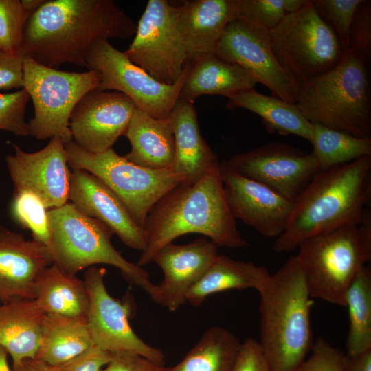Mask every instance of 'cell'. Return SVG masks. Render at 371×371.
I'll use <instances>...</instances> for the list:
<instances>
[{"instance_id":"cell-1","label":"cell","mask_w":371,"mask_h":371,"mask_svg":"<svg viewBox=\"0 0 371 371\" xmlns=\"http://www.w3.org/2000/svg\"><path fill=\"white\" fill-rule=\"evenodd\" d=\"M136 29L112 0H45L26 21L21 54L52 68L65 63L86 67L94 42L127 39Z\"/></svg>"},{"instance_id":"cell-2","label":"cell","mask_w":371,"mask_h":371,"mask_svg":"<svg viewBox=\"0 0 371 371\" xmlns=\"http://www.w3.org/2000/svg\"><path fill=\"white\" fill-rule=\"evenodd\" d=\"M218 163L195 183L172 189L153 207L145 222L146 246L138 266L149 264L159 249L190 233L208 237L218 247L248 245L229 209Z\"/></svg>"},{"instance_id":"cell-3","label":"cell","mask_w":371,"mask_h":371,"mask_svg":"<svg viewBox=\"0 0 371 371\" xmlns=\"http://www.w3.org/2000/svg\"><path fill=\"white\" fill-rule=\"evenodd\" d=\"M371 201V156L320 170L295 200L273 250L287 252L306 239L346 225H358Z\"/></svg>"},{"instance_id":"cell-4","label":"cell","mask_w":371,"mask_h":371,"mask_svg":"<svg viewBox=\"0 0 371 371\" xmlns=\"http://www.w3.org/2000/svg\"><path fill=\"white\" fill-rule=\"evenodd\" d=\"M260 295V345L269 371H297L313 346L311 296L295 256L258 290Z\"/></svg>"},{"instance_id":"cell-5","label":"cell","mask_w":371,"mask_h":371,"mask_svg":"<svg viewBox=\"0 0 371 371\" xmlns=\"http://www.w3.org/2000/svg\"><path fill=\"white\" fill-rule=\"evenodd\" d=\"M370 67L346 50L330 70L297 82L295 104L312 124L371 138Z\"/></svg>"},{"instance_id":"cell-6","label":"cell","mask_w":371,"mask_h":371,"mask_svg":"<svg viewBox=\"0 0 371 371\" xmlns=\"http://www.w3.org/2000/svg\"><path fill=\"white\" fill-rule=\"evenodd\" d=\"M53 264L70 275L95 264L119 269L129 283L142 288L153 300L156 284L142 267L125 259L112 245L113 232L73 203L48 210Z\"/></svg>"},{"instance_id":"cell-7","label":"cell","mask_w":371,"mask_h":371,"mask_svg":"<svg viewBox=\"0 0 371 371\" xmlns=\"http://www.w3.org/2000/svg\"><path fill=\"white\" fill-rule=\"evenodd\" d=\"M68 165L85 170L104 183L121 199L135 221L144 229L153 207L169 191L184 183L170 169H151L133 164L113 148L91 153L74 141L65 144Z\"/></svg>"},{"instance_id":"cell-8","label":"cell","mask_w":371,"mask_h":371,"mask_svg":"<svg viewBox=\"0 0 371 371\" xmlns=\"http://www.w3.org/2000/svg\"><path fill=\"white\" fill-rule=\"evenodd\" d=\"M270 38L277 61L297 82L330 70L348 50L320 16L313 0L288 14L270 30Z\"/></svg>"},{"instance_id":"cell-9","label":"cell","mask_w":371,"mask_h":371,"mask_svg":"<svg viewBox=\"0 0 371 371\" xmlns=\"http://www.w3.org/2000/svg\"><path fill=\"white\" fill-rule=\"evenodd\" d=\"M23 89L34 109V117L27 122L30 135L38 140L57 137L64 144L73 141L69 128L71 113L86 93L98 88V73L89 69L61 71L23 57Z\"/></svg>"},{"instance_id":"cell-10","label":"cell","mask_w":371,"mask_h":371,"mask_svg":"<svg viewBox=\"0 0 371 371\" xmlns=\"http://www.w3.org/2000/svg\"><path fill=\"white\" fill-rule=\"evenodd\" d=\"M297 247L295 256L311 297L345 306L348 288L371 260L359 241L357 225L316 235Z\"/></svg>"},{"instance_id":"cell-11","label":"cell","mask_w":371,"mask_h":371,"mask_svg":"<svg viewBox=\"0 0 371 371\" xmlns=\"http://www.w3.org/2000/svg\"><path fill=\"white\" fill-rule=\"evenodd\" d=\"M86 67L98 73V89L120 92L137 109L156 118L164 119L169 117L178 100L188 65L176 83L165 85L131 62L124 52L115 49L108 40H99L87 52Z\"/></svg>"},{"instance_id":"cell-12","label":"cell","mask_w":371,"mask_h":371,"mask_svg":"<svg viewBox=\"0 0 371 371\" xmlns=\"http://www.w3.org/2000/svg\"><path fill=\"white\" fill-rule=\"evenodd\" d=\"M124 53L159 82L176 83L188 61L178 26L177 6L166 0H149L137 25L135 38Z\"/></svg>"},{"instance_id":"cell-13","label":"cell","mask_w":371,"mask_h":371,"mask_svg":"<svg viewBox=\"0 0 371 371\" xmlns=\"http://www.w3.org/2000/svg\"><path fill=\"white\" fill-rule=\"evenodd\" d=\"M105 274L104 268L92 266L87 269L83 280L89 299L86 318L94 345L110 353H136L164 366V353L144 342L130 325L135 307L132 297H113L104 284Z\"/></svg>"},{"instance_id":"cell-14","label":"cell","mask_w":371,"mask_h":371,"mask_svg":"<svg viewBox=\"0 0 371 371\" xmlns=\"http://www.w3.org/2000/svg\"><path fill=\"white\" fill-rule=\"evenodd\" d=\"M216 56L242 67L272 95L295 104L297 82L277 61L270 30L263 25L240 18L233 20L225 29Z\"/></svg>"},{"instance_id":"cell-15","label":"cell","mask_w":371,"mask_h":371,"mask_svg":"<svg viewBox=\"0 0 371 371\" xmlns=\"http://www.w3.org/2000/svg\"><path fill=\"white\" fill-rule=\"evenodd\" d=\"M227 161L240 175L293 203L320 170L311 153L279 142L235 154Z\"/></svg>"},{"instance_id":"cell-16","label":"cell","mask_w":371,"mask_h":371,"mask_svg":"<svg viewBox=\"0 0 371 371\" xmlns=\"http://www.w3.org/2000/svg\"><path fill=\"white\" fill-rule=\"evenodd\" d=\"M14 153L5 157L14 191H29L37 195L47 209L67 203L70 174L65 144L50 138L43 149L27 153L8 142Z\"/></svg>"},{"instance_id":"cell-17","label":"cell","mask_w":371,"mask_h":371,"mask_svg":"<svg viewBox=\"0 0 371 371\" xmlns=\"http://www.w3.org/2000/svg\"><path fill=\"white\" fill-rule=\"evenodd\" d=\"M135 105L124 94L95 89L74 107L69 120L73 141L82 149L100 153L124 135Z\"/></svg>"},{"instance_id":"cell-18","label":"cell","mask_w":371,"mask_h":371,"mask_svg":"<svg viewBox=\"0 0 371 371\" xmlns=\"http://www.w3.org/2000/svg\"><path fill=\"white\" fill-rule=\"evenodd\" d=\"M226 201L238 219L266 238H278L285 230L293 202L264 184L246 177L223 160L218 163Z\"/></svg>"},{"instance_id":"cell-19","label":"cell","mask_w":371,"mask_h":371,"mask_svg":"<svg viewBox=\"0 0 371 371\" xmlns=\"http://www.w3.org/2000/svg\"><path fill=\"white\" fill-rule=\"evenodd\" d=\"M218 247L210 240L199 237L184 245L168 243L152 257L164 275L156 284L154 302L170 311L186 303V295L203 276L218 256Z\"/></svg>"},{"instance_id":"cell-20","label":"cell","mask_w":371,"mask_h":371,"mask_svg":"<svg viewBox=\"0 0 371 371\" xmlns=\"http://www.w3.org/2000/svg\"><path fill=\"white\" fill-rule=\"evenodd\" d=\"M69 199L84 214L106 225L128 247L142 252L145 249L144 229L115 192L95 175L85 170H73Z\"/></svg>"},{"instance_id":"cell-21","label":"cell","mask_w":371,"mask_h":371,"mask_svg":"<svg viewBox=\"0 0 371 371\" xmlns=\"http://www.w3.org/2000/svg\"><path fill=\"white\" fill-rule=\"evenodd\" d=\"M53 264L49 247L0 226V301L35 299L39 273Z\"/></svg>"},{"instance_id":"cell-22","label":"cell","mask_w":371,"mask_h":371,"mask_svg":"<svg viewBox=\"0 0 371 371\" xmlns=\"http://www.w3.org/2000/svg\"><path fill=\"white\" fill-rule=\"evenodd\" d=\"M188 62L216 54L227 25L238 18V0H188L177 6Z\"/></svg>"},{"instance_id":"cell-23","label":"cell","mask_w":371,"mask_h":371,"mask_svg":"<svg viewBox=\"0 0 371 371\" xmlns=\"http://www.w3.org/2000/svg\"><path fill=\"white\" fill-rule=\"evenodd\" d=\"M168 117L175 137L170 170L184 178L183 184L192 185L219 162L218 157L200 132L193 102L177 100Z\"/></svg>"},{"instance_id":"cell-24","label":"cell","mask_w":371,"mask_h":371,"mask_svg":"<svg viewBox=\"0 0 371 371\" xmlns=\"http://www.w3.org/2000/svg\"><path fill=\"white\" fill-rule=\"evenodd\" d=\"M187 72L178 100L193 102L203 95L230 98L254 89L256 79L238 65L224 61L216 54L187 63Z\"/></svg>"},{"instance_id":"cell-25","label":"cell","mask_w":371,"mask_h":371,"mask_svg":"<svg viewBox=\"0 0 371 371\" xmlns=\"http://www.w3.org/2000/svg\"><path fill=\"white\" fill-rule=\"evenodd\" d=\"M124 135L131 146L126 159L145 168L170 169L175 137L169 117L156 118L135 107Z\"/></svg>"},{"instance_id":"cell-26","label":"cell","mask_w":371,"mask_h":371,"mask_svg":"<svg viewBox=\"0 0 371 371\" xmlns=\"http://www.w3.org/2000/svg\"><path fill=\"white\" fill-rule=\"evenodd\" d=\"M44 314L35 300L14 299L0 305V346L11 356L13 367L36 358Z\"/></svg>"},{"instance_id":"cell-27","label":"cell","mask_w":371,"mask_h":371,"mask_svg":"<svg viewBox=\"0 0 371 371\" xmlns=\"http://www.w3.org/2000/svg\"><path fill=\"white\" fill-rule=\"evenodd\" d=\"M93 346L86 317L44 314L36 359L56 368Z\"/></svg>"},{"instance_id":"cell-28","label":"cell","mask_w":371,"mask_h":371,"mask_svg":"<svg viewBox=\"0 0 371 371\" xmlns=\"http://www.w3.org/2000/svg\"><path fill=\"white\" fill-rule=\"evenodd\" d=\"M226 107L230 110L245 109L257 114L269 133L294 135L311 141L313 124L295 104L252 89L229 98Z\"/></svg>"},{"instance_id":"cell-29","label":"cell","mask_w":371,"mask_h":371,"mask_svg":"<svg viewBox=\"0 0 371 371\" xmlns=\"http://www.w3.org/2000/svg\"><path fill=\"white\" fill-rule=\"evenodd\" d=\"M34 293V300L45 313L87 317L89 299L84 280L54 264L39 273Z\"/></svg>"},{"instance_id":"cell-30","label":"cell","mask_w":371,"mask_h":371,"mask_svg":"<svg viewBox=\"0 0 371 371\" xmlns=\"http://www.w3.org/2000/svg\"><path fill=\"white\" fill-rule=\"evenodd\" d=\"M269 275L265 267L218 254L203 276L188 291L186 302L199 307L208 296L216 293L230 289L258 291Z\"/></svg>"},{"instance_id":"cell-31","label":"cell","mask_w":371,"mask_h":371,"mask_svg":"<svg viewBox=\"0 0 371 371\" xmlns=\"http://www.w3.org/2000/svg\"><path fill=\"white\" fill-rule=\"evenodd\" d=\"M240 344L226 328L210 327L180 362L165 371H232Z\"/></svg>"},{"instance_id":"cell-32","label":"cell","mask_w":371,"mask_h":371,"mask_svg":"<svg viewBox=\"0 0 371 371\" xmlns=\"http://www.w3.org/2000/svg\"><path fill=\"white\" fill-rule=\"evenodd\" d=\"M345 306L349 312L346 355L371 349V270L364 266L348 289Z\"/></svg>"},{"instance_id":"cell-33","label":"cell","mask_w":371,"mask_h":371,"mask_svg":"<svg viewBox=\"0 0 371 371\" xmlns=\"http://www.w3.org/2000/svg\"><path fill=\"white\" fill-rule=\"evenodd\" d=\"M311 143V154L320 170L371 156V138L357 137L317 124H313Z\"/></svg>"},{"instance_id":"cell-34","label":"cell","mask_w":371,"mask_h":371,"mask_svg":"<svg viewBox=\"0 0 371 371\" xmlns=\"http://www.w3.org/2000/svg\"><path fill=\"white\" fill-rule=\"evenodd\" d=\"M10 214L18 225L31 232L34 240L50 248L48 210L37 195L29 191H14Z\"/></svg>"},{"instance_id":"cell-35","label":"cell","mask_w":371,"mask_h":371,"mask_svg":"<svg viewBox=\"0 0 371 371\" xmlns=\"http://www.w3.org/2000/svg\"><path fill=\"white\" fill-rule=\"evenodd\" d=\"M308 0H238V18L275 28L289 13L304 6Z\"/></svg>"},{"instance_id":"cell-36","label":"cell","mask_w":371,"mask_h":371,"mask_svg":"<svg viewBox=\"0 0 371 371\" xmlns=\"http://www.w3.org/2000/svg\"><path fill=\"white\" fill-rule=\"evenodd\" d=\"M31 14L22 0H0L1 49L21 54L23 30Z\"/></svg>"},{"instance_id":"cell-37","label":"cell","mask_w":371,"mask_h":371,"mask_svg":"<svg viewBox=\"0 0 371 371\" xmlns=\"http://www.w3.org/2000/svg\"><path fill=\"white\" fill-rule=\"evenodd\" d=\"M362 0H313L322 19L335 31L341 45L349 48L350 30L355 12Z\"/></svg>"},{"instance_id":"cell-38","label":"cell","mask_w":371,"mask_h":371,"mask_svg":"<svg viewBox=\"0 0 371 371\" xmlns=\"http://www.w3.org/2000/svg\"><path fill=\"white\" fill-rule=\"evenodd\" d=\"M29 100V94L23 88L12 93H0V130L16 136L30 135L29 124L25 120Z\"/></svg>"},{"instance_id":"cell-39","label":"cell","mask_w":371,"mask_h":371,"mask_svg":"<svg viewBox=\"0 0 371 371\" xmlns=\"http://www.w3.org/2000/svg\"><path fill=\"white\" fill-rule=\"evenodd\" d=\"M349 50L368 65L371 61V1L362 0L357 7L350 30Z\"/></svg>"},{"instance_id":"cell-40","label":"cell","mask_w":371,"mask_h":371,"mask_svg":"<svg viewBox=\"0 0 371 371\" xmlns=\"http://www.w3.org/2000/svg\"><path fill=\"white\" fill-rule=\"evenodd\" d=\"M311 351L297 371H343L345 353L324 338L317 339Z\"/></svg>"},{"instance_id":"cell-41","label":"cell","mask_w":371,"mask_h":371,"mask_svg":"<svg viewBox=\"0 0 371 371\" xmlns=\"http://www.w3.org/2000/svg\"><path fill=\"white\" fill-rule=\"evenodd\" d=\"M111 357V353L94 345L54 369L56 371H102Z\"/></svg>"},{"instance_id":"cell-42","label":"cell","mask_w":371,"mask_h":371,"mask_svg":"<svg viewBox=\"0 0 371 371\" xmlns=\"http://www.w3.org/2000/svg\"><path fill=\"white\" fill-rule=\"evenodd\" d=\"M23 59L0 49V91L23 88Z\"/></svg>"},{"instance_id":"cell-43","label":"cell","mask_w":371,"mask_h":371,"mask_svg":"<svg viewBox=\"0 0 371 371\" xmlns=\"http://www.w3.org/2000/svg\"><path fill=\"white\" fill-rule=\"evenodd\" d=\"M159 365L136 353L119 352L111 353V357L102 371H165Z\"/></svg>"},{"instance_id":"cell-44","label":"cell","mask_w":371,"mask_h":371,"mask_svg":"<svg viewBox=\"0 0 371 371\" xmlns=\"http://www.w3.org/2000/svg\"><path fill=\"white\" fill-rule=\"evenodd\" d=\"M232 371H269L258 341L249 338L240 344Z\"/></svg>"},{"instance_id":"cell-45","label":"cell","mask_w":371,"mask_h":371,"mask_svg":"<svg viewBox=\"0 0 371 371\" xmlns=\"http://www.w3.org/2000/svg\"><path fill=\"white\" fill-rule=\"evenodd\" d=\"M343 371H371V349L355 355H346Z\"/></svg>"},{"instance_id":"cell-46","label":"cell","mask_w":371,"mask_h":371,"mask_svg":"<svg viewBox=\"0 0 371 371\" xmlns=\"http://www.w3.org/2000/svg\"><path fill=\"white\" fill-rule=\"evenodd\" d=\"M358 236L366 254L371 258V207L365 208L357 225Z\"/></svg>"},{"instance_id":"cell-47","label":"cell","mask_w":371,"mask_h":371,"mask_svg":"<svg viewBox=\"0 0 371 371\" xmlns=\"http://www.w3.org/2000/svg\"><path fill=\"white\" fill-rule=\"evenodd\" d=\"M13 371H56L54 368L35 359H26L13 367Z\"/></svg>"},{"instance_id":"cell-48","label":"cell","mask_w":371,"mask_h":371,"mask_svg":"<svg viewBox=\"0 0 371 371\" xmlns=\"http://www.w3.org/2000/svg\"><path fill=\"white\" fill-rule=\"evenodd\" d=\"M8 352L0 346V371H13L10 369L8 363Z\"/></svg>"}]
</instances>
